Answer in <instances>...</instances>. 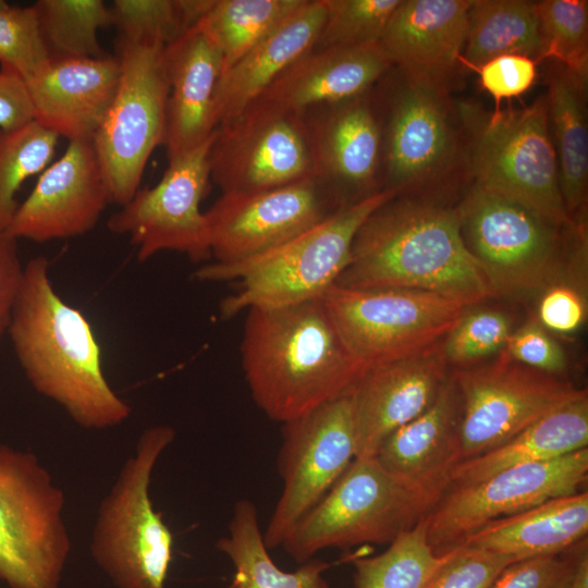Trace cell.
I'll return each instance as SVG.
<instances>
[{"mask_svg":"<svg viewBox=\"0 0 588 588\" xmlns=\"http://www.w3.org/2000/svg\"><path fill=\"white\" fill-rule=\"evenodd\" d=\"M7 334L32 387L76 425L102 430L130 417L131 406L103 373L100 345L88 320L56 292L45 256L24 265Z\"/></svg>","mask_w":588,"mask_h":588,"instance_id":"obj_1","label":"cell"},{"mask_svg":"<svg viewBox=\"0 0 588 588\" xmlns=\"http://www.w3.org/2000/svg\"><path fill=\"white\" fill-rule=\"evenodd\" d=\"M335 285L431 292L468 308L494 295L466 247L457 209L396 196L359 226Z\"/></svg>","mask_w":588,"mask_h":588,"instance_id":"obj_2","label":"cell"},{"mask_svg":"<svg viewBox=\"0 0 588 588\" xmlns=\"http://www.w3.org/2000/svg\"><path fill=\"white\" fill-rule=\"evenodd\" d=\"M241 358L254 402L281 424L351 393L367 372L347 351L322 296L248 309Z\"/></svg>","mask_w":588,"mask_h":588,"instance_id":"obj_3","label":"cell"},{"mask_svg":"<svg viewBox=\"0 0 588 588\" xmlns=\"http://www.w3.org/2000/svg\"><path fill=\"white\" fill-rule=\"evenodd\" d=\"M382 188L334 211L323 221L259 256L234 264L211 262L195 272L199 281H241L220 307L223 318L252 308H279L321 297L351 258L356 232L378 207L395 197Z\"/></svg>","mask_w":588,"mask_h":588,"instance_id":"obj_4","label":"cell"},{"mask_svg":"<svg viewBox=\"0 0 588 588\" xmlns=\"http://www.w3.org/2000/svg\"><path fill=\"white\" fill-rule=\"evenodd\" d=\"M174 438L169 425L147 428L99 505L90 553L117 588H166L173 535L155 511L149 487L155 465Z\"/></svg>","mask_w":588,"mask_h":588,"instance_id":"obj_5","label":"cell"},{"mask_svg":"<svg viewBox=\"0 0 588 588\" xmlns=\"http://www.w3.org/2000/svg\"><path fill=\"white\" fill-rule=\"evenodd\" d=\"M461 112L468 142L467 166L475 185L522 204L558 225L572 226L562 199L546 96L488 117L469 106Z\"/></svg>","mask_w":588,"mask_h":588,"instance_id":"obj_6","label":"cell"},{"mask_svg":"<svg viewBox=\"0 0 588 588\" xmlns=\"http://www.w3.org/2000/svg\"><path fill=\"white\" fill-rule=\"evenodd\" d=\"M433 505L387 471L375 456L354 458L281 547L302 564L328 548L391 543L421 522Z\"/></svg>","mask_w":588,"mask_h":588,"instance_id":"obj_7","label":"cell"},{"mask_svg":"<svg viewBox=\"0 0 588 588\" xmlns=\"http://www.w3.org/2000/svg\"><path fill=\"white\" fill-rule=\"evenodd\" d=\"M64 505L35 454L0 444V579L9 588H61L71 552Z\"/></svg>","mask_w":588,"mask_h":588,"instance_id":"obj_8","label":"cell"},{"mask_svg":"<svg viewBox=\"0 0 588 588\" xmlns=\"http://www.w3.org/2000/svg\"><path fill=\"white\" fill-rule=\"evenodd\" d=\"M456 209L466 247L494 295L524 296L559 284L566 245L562 231L571 226L476 185Z\"/></svg>","mask_w":588,"mask_h":588,"instance_id":"obj_9","label":"cell"},{"mask_svg":"<svg viewBox=\"0 0 588 588\" xmlns=\"http://www.w3.org/2000/svg\"><path fill=\"white\" fill-rule=\"evenodd\" d=\"M322 299L347 351L367 371L439 344L468 310L445 296L408 289L334 284Z\"/></svg>","mask_w":588,"mask_h":588,"instance_id":"obj_10","label":"cell"},{"mask_svg":"<svg viewBox=\"0 0 588 588\" xmlns=\"http://www.w3.org/2000/svg\"><path fill=\"white\" fill-rule=\"evenodd\" d=\"M164 47L115 38L119 85L91 143L111 203L121 207L139 189L148 159L163 142L169 95Z\"/></svg>","mask_w":588,"mask_h":588,"instance_id":"obj_11","label":"cell"},{"mask_svg":"<svg viewBox=\"0 0 588 588\" xmlns=\"http://www.w3.org/2000/svg\"><path fill=\"white\" fill-rule=\"evenodd\" d=\"M453 376L461 396L462 461L501 445L587 393L513 360L505 352L493 363L458 368Z\"/></svg>","mask_w":588,"mask_h":588,"instance_id":"obj_12","label":"cell"},{"mask_svg":"<svg viewBox=\"0 0 588 588\" xmlns=\"http://www.w3.org/2000/svg\"><path fill=\"white\" fill-rule=\"evenodd\" d=\"M208 163L222 194L257 193L315 176L304 113L255 100L216 128Z\"/></svg>","mask_w":588,"mask_h":588,"instance_id":"obj_13","label":"cell"},{"mask_svg":"<svg viewBox=\"0 0 588 588\" xmlns=\"http://www.w3.org/2000/svg\"><path fill=\"white\" fill-rule=\"evenodd\" d=\"M587 478L588 448L450 488L424 519L427 541L437 554H443L490 522L579 492Z\"/></svg>","mask_w":588,"mask_h":588,"instance_id":"obj_14","label":"cell"},{"mask_svg":"<svg viewBox=\"0 0 588 588\" xmlns=\"http://www.w3.org/2000/svg\"><path fill=\"white\" fill-rule=\"evenodd\" d=\"M355 454L351 393L282 424L278 469L283 486L264 532L268 550L282 544L344 474Z\"/></svg>","mask_w":588,"mask_h":588,"instance_id":"obj_15","label":"cell"},{"mask_svg":"<svg viewBox=\"0 0 588 588\" xmlns=\"http://www.w3.org/2000/svg\"><path fill=\"white\" fill-rule=\"evenodd\" d=\"M215 133L200 146L169 160L160 181L143 187L108 221V229L127 235L137 259L172 250L199 261L210 257L205 211L200 204L210 179L208 154Z\"/></svg>","mask_w":588,"mask_h":588,"instance_id":"obj_16","label":"cell"},{"mask_svg":"<svg viewBox=\"0 0 588 588\" xmlns=\"http://www.w3.org/2000/svg\"><path fill=\"white\" fill-rule=\"evenodd\" d=\"M343 207L316 176L281 187L222 194L205 211L210 256L240 262L267 253Z\"/></svg>","mask_w":588,"mask_h":588,"instance_id":"obj_17","label":"cell"},{"mask_svg":"<svg viewBox=\"0 0 588 588\" xmlns=\"http://www.w3.org/2000/svg\"><path fill=\"white\" fill-rule=\"evenodd\" d=\"M405 77L392 103L385 132L387 186L396 196L436 183L467 164L446 86Z\"/></svg>","mask_w":588,"mask_h":588,"instance_id":"obj_18","label":"cell"},{"mask_svg":"<svg viewBox=\"0 0 588 588\" xmlns=\"http://www.w3.org/2000/svg\"><path fill=\"white\" fill-rule=\"evenodd\" d=\"M109 203L93 143L72 140L39 174L5 232L16 241L36 243L79 236L95 228Z\"/></svg>","mask_w":588,"mask_h":588,"instance_id":"obj_19","label":"cell"},{"mask_svg":"<svg viewBox=\"0 0 588 588\" xmlns=\"http://www.w3.org/2000/svg\"><path fill=\"white\" fill-rule=\"evenodd\" d=\"M442 341L420 354L368 370L352 390L355 458L376 456L392 432L432 404L450 376Z\"/></svg>","mask_w":588,"mask_h":588,"instance_id":"obj_20","label":"cell"},{"mask_svg":"<svg viewBox=\"0 0 588 588\" xmlns=\"http://www.w3.org/2000/svg\"><path fill=\"white\" fill-rule=\"evenodd\" d=\"M314 109L316 118L304 115L315 176L342 206L380 191L375 185L381 162L382 134L366 94Z\"/></svg>","mask_w":588,"mask_h":588,"instance_id":"obj_21","label":"cell"},{"mask_svg":"<svg viewBox=\"0 0 588 588\" xmlns=\"http://www.w3.org/2000/svg\"><path fill=\"white\" fill-rule=\"evenodd\" d=\"M460 418L461 396L450 373L432 404L392 432L375 457L392 476L436 504L462 462Z\"/></svg>","mask_w":588,"mask_h":588,"instance_id":"obj_22","label":"cell"},{"mask_svg":"<svg viewBox=\"0 0 588 588\" xmlns=\"http://www.w3.org/2000/svg\"><path fill=\"white\" fill-rule=\"evenodd\" d=\"M115 56L51 61L25 83L34 121L69 142H91L114 99Z\"/></svg>","mask_w":588,"mask_h":588,"instance_id":"obj_23","label":"cell"},{"mask_svg":"<svg viewBox=\"0 0 588 588\" xmlns=\"http://www.w3.org/2000/svg\"><path fill=\"white\" fill-rule=\"evenodd\" d=\"M473 0H401L380 46L404 76L446 86L461 64Z\"/></svg>","mask_w":588,"mask_h":588,"instance_id":"obj_24","label":"cell"},{"mask_svg":"<svg viewBox=\"0 0 588 588\" xmlns=\"http://www.w3.org/2000/svg\"><path fill=\"white\" fill-rule=\"evenodd\" d=\"M169 85L162 144L168 160L204 144L216 131L215 95L222 72L218 47L197 22L164 47Z\"/></svg>","mask_w":588,"mask_h":588,"instance_id":"obj_25","label":"cell"},{"mask_svg":"<svg viewBox=\"0 0 588 588\" xmlns=\"http://www.w3.org/2000/svg\"><path fill=\"white\" fill-rule=\"evenodd\" d=\"M391 65L379 42L313 48L289 65L256 100L304 113L365 95Z\"/></svg>","mask_w":588,"mask_h":588,"instance_id":"obj_26","label":"cell"},{"mask_svg":"<svg viewBox=\"0 0 588 588\" xmlns=\"http://www.w3.org/2000/svg\"><path fill=\"white\" fill-rule=\"evenodd\" d=\"M326 14V0H303L220 76L212 111L215 128L244 111L289 65L315 47Z\"/></svg>","mask_w":588,"mask_h":588,"instance_id":"obj_27","label":"cell"},{"mask_svg":"<svg viewBox=\"0 0 588 588\" xmlns=\"http://www.w3.org/2000/svg\"><path fill=\"white\" fill-rule=\"evenodd\" d=\"M588 532V492L555 498L490 522L461 546L523 560L568 551ZM460 547V546H458Z\"/></svg>","mask_w":588,"mask_h":588,"instance_id":"obj_28","label":"cell"},{"mask_svg":"<svg viewBox=\"0 0 588 588\" xmlns=\"http://www.w3.org/2000/svg\"><path fill=\"white\" fill-rule=\"evenodd\" d=\"M588 446V393L553 411L482 454L458 463L450 488L479 482L505 468L544 462Z\"/></svg>","mask_w":588,"mask_h":588,"instance_id":"obj_29","label":"cell"},{"mask_svg":"<svg viewBox=\"0 0 588 588\" xmlns=\"http://www.w3.org/2000/svg\"><path fill=\"white\" fill-rule=\"evenodd\" d=\"M587 79L564 66L551 72L546 96L549 126L556 155L560 188L574 222L586 215L588 189V126L585 107Z\"/></svg>","mask_w":588,"mask_h":588,"instance_id":"obj_30","label":"cell"},{"mask_svg":"<svg viewBox=\"0 0 588 588\" xmlns=\"http://www.w3.org/2000/svg\"><path fill=\"white\" fill-rule=\"evenodd\" d=\"M217 549L235 567L228 588H330L323 573L330 564L310 559L294 572L282 571L270 558L260 530L255 504L242 499L233 509L229 534L220 538Z\"/></svg>","mask_w":588,"mask_h":588,"instance_id":"obj_31","label":"cell"},{"mask_svg":"<svg viewBox=\"0 0 588 588\" xmlns=\"http://www.w3.org/2000/svg\"><path fill=\"white\" fill-rule=\"evenodd\" d=\"M543 44L534 1L473 0L461 64L475 70L505 54L542 59Z\"/></svg>","mask_w":588,"mask_h":588,"instance_id":"obj_32","label":"cell"},{"mask_svg":"<svg viewBox=\"0 0 588 588\" xmlns=\"http://www.w3.org/2000/svg\"><path fill=\"white\" fill-rule=\"evenodd\" d=\"M302 2L303 0H213L199 22L220 51L221 75Z\"/></svg>","mask_w":588,"mask_h":588,"instance_id":"obj_33","label":"cell"},{"mask_svg":"<svg viewBox=\"0 0 588 588\" xmlns=\"http://www.w3.org/2000/svg\"><path fill=\"white\" fill-rule=\"evenodd\" d=\"M32 5L51 61L106 56L98 30L111 26L112 19L102 0H38Z\"/></svg>","mask_w":588,"mask_h":588,"instance_id":"obj_34","label":"cell"},{"mask_svg":"<svg viewBox=\"0 0 588 588\" xmlns=\"http://www.w3.org/2000/svg\"><path fill=\"white\" fill-rule=\"evenodd\" d=\"M424 519L389 543L382 553L356 559L354 587L424 588L453 552H434L427 541Z\"/></svg>","mask_w":588,"mask_h":588,"instance_id":"obj_35","label":"cell"},{"mask_svg":"<svg viewBox=\"0 0 588 588\" xmlns=\"http://www.w3.org/2000/svg\"><path fill=\"white\" fill-rule=\"evenodd\" d=\"M58 139L34 120L0 128V230H7L19 207L16 194L22 184L51 163Z\"/></svg>","mask_w":588,"mask_h":588,"instance_id":"obj_36","label":"cell"},{"mask_svg":"<svg viewBox=\"0 0 588 588\" xmlns=\"http://www.w3.org/2000/svg\"><path fill=\"white\" fill-rule=\"evenodd\" d=\"M542 38V59H553L577 76L588 77V1L535 2Z\"/></svg>","mask_w":588,"mask_h":588,"instance_id":"obj_37","label":"cell"},{"mask_svg":"<svg viewBox=\"0 0 588 588\" xmlns=\"http://www.w3.org/2000/svg\"><path fill=\"white\" fill-rule=\"evenodd\" d=\"M50 62L33 5L0 0V71L27 83Z\"/></svg>","mask_w":588,"mask_h":588,"instance_id":"obj_38","label":"cell"},{"mask_svg":"<svg viewBox=\"0 0 588 588\" xmlns=\"http://www.w3.org/2000/svg\"><path fill=\"white\" fill-rule=\"evenodd\" d=\"M400 1L326 0V20L314 48L357 47L379 42Z\"/></svg>","mask_w":588,"mask_h":588,"instance_id":"obj_39","label":"cell"},{"mask_svg":"<svg viewBox=\"0 0 588 588\" xmlns=\"http://www.w3.org/2000/svg\"><path fill=\"white\" fill-rule=\"evenodd\" d=\"M110 12L121 40L167 46L188 29L179 0H114Z\"/></svg>","mask_w":588,"mask_h":588,"instance_id":"obj_40","label":"cell"},{"mask_svg":"<svg viewBox=\"0 0 588 588\" xmlns=\"http://www.w3.org/2000/svg\"><path fill=\"white\" fill-rule=\"evenodd\" d=\"M512 332L511 318L502 311H466L443 339L442 353L449 365L468 367L504 350Z\"/></svg>","mask_w":588,"mask_h":588,"instance_id":"obj_41","label":"cell"},{"mask_svg":"<svg viewBox=\"0 0 588 588\" xmlns=\"http://www.w3.org/2000/svg\"><path fill=\"white\" fill-rule=\"evenodd\" d=\"M516 561L506 554L460 546L424 588H490Z\"/></svg>","mask_w":588,"mask_h":588,"instance_id":"obj_42","label":"cell"},{"mask_svg":"<svg viewBox=\"0 0 588 588\" xmlns=\"http://www.w3.org/2000/svg\"><path fill=\"white\" fill-rule=\"evenodd\" d=\"M574 547L566 556L539 555L516 561L490 588H566L574 568Z\"/></svg>","mask_w":588,"mask_h":588,"instance_id":"obj_43","label":"cell"},{"mask_svg":"<svg viewBox=\"0 0 588 588\" xmlns=\"http://www.w3.org/2000/svg\"><path fill=\"white\" fill-rule=\"evenodd\" d=\"M504 352L519 364L553 376L564 372L567 366L565 352L538 320L512 332Z\"/></svg>","mask_w":588,"mask_h":588,"instance_id":"obj_44","label":"cell"},{"mask_svg":"<svg viewBox=\"0 0 588 588\" xmlns=\"http://www.w3.org/2000/svg\"><path fill=\"white\" fill-rule=\"evenodd\" d=\"M537 62L520 54H505L487 61L475 71L481 87L494 100L493 111L501 109L504 99H512L526 93L534 84Z\"/></svg>","mask_w":588,"mask_h":588,"instance_id":"obj_45","label":"cell"},{"mask_svg":"<svg viewBox=\"0 0 588 588\" xmlns=\"http://www.w3.org/2000/svg\"><path fill=\"white\" fill-rule=\"evenodd\" d=\"M586 307L577 290L566 284H555L544 291L538 308V321L547 330L569 333L584 322Z\"/></svg>","mask_w":588,"mask_h":588,"instance_id":"obj_46","label":"cell"},{"mask_svg":"<svg viewBox=\"0 0 588 588\" xmlns=\"http://www.w3.org/2000/svg\"><path fill=\"white\" fill-rule=\"evenodd\" d=\"M23 272L17 241L0 230V341L7 334Z\"/></svg>","mask_w":588,"mask_h":588,"instance_id":"obj_47","label":"cell"},{"mask_svg":"<svg viewBox=\"0 0 588 588\" xmlns=\"http://www.w3.org/2000/svg\"><path fill=\"white\" fill-rule=\"evenodd\" d=\"M34 120L25 83L0 71V128H14Z\"/></svg>","mask_w":588,"mask_h":588,"instance_id":"obj_48","label":"cell"},{"mask_svg":"<svg viewBox=\"0 0 588 588\" xmlns=\"http://www.w3.org/2000/svg\"><path fill=\"white\" fill-rule=\"evenodd\" d=\"M575 561L571 580L566 588H588V546L587 538L574 547Z\"/></svg>","mask_w":588,"mask_h":588,"instance_id":"obj_49","label":"cell"}]
</instances>
